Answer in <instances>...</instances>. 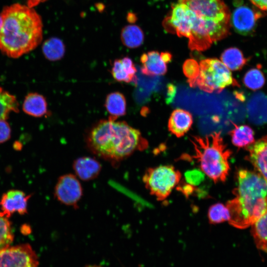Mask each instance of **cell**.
<instances>
[{"instance_id": "cell-1", "label": "cell", "mask_w": 267, "mask_h": 267, "mask_svg": "<svg viewBox=\"0 0 267 267\" xmlns=\"http://www.w3.org/2000/svg\"><path fill=\"white\" fill-rule=\"evenodd\" d=\"M0 50L18 58L36 48L43 39L41 17L33 8L20 3L4 7L0 13Z\"/></svg>"}, {"instance_id": "cell-2", "label": "cell", "mask_w": 267, "mask_h": 267, "mask_svg": "<svg viewBox=\"0 0 267 267\" xmlns=\"http://www.w3.org/2000/svg\"><path fill=\"white\" fill-rule=\"evenodd\" d=\"M88 148L96 156L111 162H120L136 151L148 146L140 131L124 121H100L87 136Z\"/></svg>"}, {"instance_id": "cell-3", "label": "cell", "mask_w": 267, "mask_h": 267, "mask_svg": "<svg viewBox=\"0 0 267 267\" xmlns=\"http://www.w3.org/2000/svg\"><path fill=\"white\" fill-rule=\"evenodd\" d=\"M235 197L226 203L229 224L239 229L246 228L264 211L267 201V182L257 172L245 169L238 171Z\"/></svg>"}, {"instance_id": "cell-4", "label": "cell", "mask_w": 267, "mask_h": 267, "mask_svg": "<svg viewBox=\"0 0 267 267\" xmlns=\"http://www.w3.org/2000/svg\"><path fill=\"white\" fill-rule=\"evenodd\" d=\"M190 140L194 155L185 154L182 158L195 160L200 170L215 182L224 181L230 169L228 159L231 152L224 144L221 132L204 137L192 136Z\"/></svg>"}, {"instance_id": "cell-5", "label": "cell", "mask_w": 267, "mask_h": 267, "mask_svg": "<svg viewBox=\"0 0 267 267\" xmlns=\"http://www.w3.org/2000/svg\"><path fill=\"white\" fill-rule=\"evenodd\" d=\"M204 21L213 42L229 34L230 13L222 0H184Z\"/></svg>"}, {"instance_id": "cell-6", "label": "cell", "mask_w": 267, "mask_h": 267, "mask_svg": "<svg viewBox=\"0 0 267 267\" xmlns=\"http://www.w3.org/2000/svg\"><path fill=\"white\" fill-rule=\"evenodd\" d=\"M199 73L192 87L212 93L220 92L230 86H239L230 70L217 58H207L199 62Z\"/></svg>"}, {"instance_id": "cell-7", "label": "cell", "mask_w": 267, "mask_h": 267, "mask_svg": "<svg viewBox=\"0 0 267 267\" xmlns=\"http://www.w3.org/2000/svg\"><path fill=\"white\" fill-rule=\"evenodd\" d=\"M181 178L180 173L171 165L149 168L144 173L142 181L150 193L158 201L165 200Z\"/></svg>"}, {"instance_id": "cell-8", "label": "cell", "mask_w": 267, "mask_h": 267, "mask_svg": "<svg viewBox=\"0 0 267 267\" xmlns=\"http://www.w3.org/2000/svg\"><path fill=\"white\" fill-rule=\"evenodd\" d=\"M38 256L28 243L9 246L0 251V267H39Z\"/></svg>"}, {"instance_id": "cell-9", "label": "cell", "mask_w": 267, "mask_h": 267, "mask_svg": "<svg viewBox=\"0 0 267 267\" xmlns=\"http://www.w3.org/2000/svg\"><path fill=\"white\" fill-rule=\"evenodd\" d=\"M83 195L82 185L76 175L66 174L58 178L54 187V195L60 203L76 208Z\"/></svg>"}, {"instance_id": "cell-10", "label": "cell", "mask_w": 267, "mask_h": 267, "mask_svg": "<svg viewBox=\"0 0 267 267\" xmlns=\"http://www.w3.org/2000/svg\"><path fill=\"white\" fill-rule=\"evenodd\" d=\"M262 15L261 12L247 5H238L230 16L231 24L238 33L248 35L253 32Z\"/></svg>"}, {"instance_id": "cell-11", "label": "cell", "mask_w": 267, "mask_h": 267, "mask_svg": "<svg viewBox=\"0 0 267 267\" xmlns=\"http://www.w3.org/2000/svg\"><path fill=\"white\" fill-rule=\"evenodd\" d=\"M172 54L167 51L159 53L150 51L144 53L140 57L141 72L147 76H161L167 71V65L172 60Z\"/></svg>"}, {"instance_id": "cell-12", "label": "cell", "mask_w": 267, "mask_h": 267, "mask_svg": "<svg viewBox=\"0 0 267 267\" xmlns=\"http://www.w3.org/2000/svg\"><path fill=\"white\" fill-rule=\"evenodd\" d=\"M31 195H27L23 191L12 189L3 193L0 200L1 212L9 218L16 212L20 215L28 213V202Z\"/></svg>"}, {"instance_id": "cell-13", "label": "cell", "mask_w": 267, "mask_h": 267, "mask_svg": "<svg viewBox=\"0 0 267 267\" xmlns=\"http://www.w3.org/2000/svg\"><path fill=\"white\" fill-rule=\"evenodd\" d=\"M246 149L249 152L247 159L267 182V135L255 141Z\"/></svg>"}, {"instance_id": "cell-14", "label": "cell", "mask_w": 267, "mask_h": 267, "mask_svg": "<svg viewBox=\"0 0 267 267\" xmlns=\"http://www.w3.org/2000/svg\"><path fill=\"white\" fill-rule=\"evenodd\" d=\"M75 175L83 181L94 179L99 175L102 166L95 158L83 156L76 159L72 165Z\"/></svg>"}, {"instance_id": "cell-15", "label": "cell", "mask_w": 267, "mask_h": 267, "mask_svg": "<svg viewBox=\"0 0 267 267\" xmlns=\"http://www.w3.org/2000/svg\"><path fill=\"white\" fill-rule=\"evenodd\" d=\"M192 123L191 113L182 109H176L171 114L168 127L172 134L180 137L187 133Z\"/></svg>"}, {"instance_id": "cell-16", "label": "cell", "mask_w": 267, "mask_h": 267, "mask_svg": "<svg viewBox=\"0 0 267 267\" xmlns=\"http://www.w3.org/2000/svg\"><path fill=\"white\" fill-rule=\"evenodd\" d=\"M113 78L118 82L130 83L136 80V69L129 57L115 59L111 70Z\"/></svg>"}, {"instance_id": "cell-17", "label": "cell", "mask_w": 267, "mask_h": 267, "mask_svg": "<svg viewBox=\"0 0 267 267\" xmlns=\"http://www.w3.org/2000/svg\"><path fill=\"white\" fill-rule=\"evenodd\" d=\"M247 109L249 118L254 124L267 122V96L261 92L254 94L249 101Z\"/></svg>"}, {"instance_id": "cell-18", "label": "cell", "mask_w": 267, "mask_h": 267, "mask_svg": "<svg viewBox=\"0 0 267 267\" xmlns=\"http://www.w3.org/2000/svg\"><path fill=\"white\" fill-rule=\"evenodd\" d=\"M22 109L28 115L35 117H41L47 113V102L42 94L31 92L25 97Z\"/></svg>"}, {"instance_id": "cell-19", "label": "cell", "mask_w": 267, "mask_h": 267, "mask_svg": "<svg viewBox=\"0 0 267 267\" xmlns=\"http://www.w3.org/2000/svg\"><path fill=\"white\" fill-rule=\"evenodd\" d=\"M105 107L110 115L109 120H116L126 114L127 102L125 96L119 91L109 93L105 101Z\"/></svg>"}, {"instance_id": "cell-20", "label": "cell", "mask_w": 267, "mask_h": 267, "mask_svg": "<svg viewBox=\"0 0 267 267\" xmlns=\"http://www.w3.org/2000/svg\"><path fill=\"white\" fill-rule=\"evenodd\" d=\"M251 227L252 234L257 247L267 253V201L264 211Z\"/></svg>"}, {"instance_id": "cell-21", "label": "cell", "mask_w": 267, "mask_h": 267, "mask_svg": "<svg viewBox=\"0 0 267 267\" xmlns=\"http://www.w3.org/2000/svg\"><path fill=\"white\" fill-rule=\"evenodd\" d=\"M234 128L229 132L231 142L238 148H246L255 140L254 133L252 129L248 125H237L231 121Z\"/></svg>"}, {"instance_id": "cell-22", "label": "cell", "mask_w": 267, "mask_h": 267, "mask_svg": "<svg viewBox=\"0 0 267 267\" xmlns=\"http://www.w3.org/2000/svg\"><path fill=\"white\" fill-rule=\"evenodd\" d=\"M121 40L123 44L130 48L140 46L144 41V34L140 27L135 25H129L122 29Z\"/></svg>"}, {"instance_id": "cell-23", "label": "cell", "mask_w": 267, "mask_h": 267, "mask_svg": "<svg viewBox=\"0 0 267 267\" xmlns=\"http://www.w3.org/2000/svg\"><path fill=\"white\" fill-rule=\"evenodd\" d=\"M221 61L231 71L241 69L247 63L242 51L236 47L226 49L222 53Z\"/></svg>"}, {"instance_id": "cell-24", "label": "cell", "mask_w": 267, "mask_h": 267, "mask_svg": "<svg viewBox=\"0 0 267 267\" xmlns=\"http://www.w3.org/2000/svg\"><path fill=\"white\" fill-rule=\"evenodd\" d=\"M45 57L50 61L61 59L64 55L65 47L63 42L57 38H51L46 40L42 46Z\"/></svg>"}, {"instance_id": "cell-25", "label": "cell", "mask_w": 267, "mask_h": 267, "mask_svg": "<svg viewBox=\"0 0 267 267\" xmlns=\"http://www.w3.org/2000/svg\"><path fill=\"white\" fill-rule=\"evenodd\" d=\"M19 104L16 97L0 87V120H6L12 112H18Z\"/></svg>"}, {"instance_id": "cell-26", "label": "cell", "mask_w": 267, "mask_h": 267, "mask_svg": "<svg viewBox=\"0 0 267 267\" xmlns=\"http://www.w3.org/2000/svg\"><path fill=\"white\" fill-rule=\"evenodd\" d=\"M13 238L11 223L0 211V251L10 246Z\"/></svg>"}, {"instance_id": "cell-27", "label": "cell", "mask_w": 267, "mask_h": 267, "mask_svg": "<svg viewBox=\"0 0 267 267\" xmlns=\"http://www.w3.org/2000/svg\"><path fill=\"white\" fill-rule=\"evenodd\" d=\"M243 82L248 88L256 90L262 88L265 83V78L262 72L258 68H252L245 74Z\"/></svg>"}, {"instance_id": "cell-28", "label": "cell", "mask_w": 267, "mask_h": 267, "mask_svg": "<svg viewBox=\"0 0 267 267\" xmlns=\"http://www.w3.org/2000/svg\"><path fill=\"white\" fill-rule=\"evenodd\" d=\"M208 217L211 223L217 224L228 221L230 214L226 206L218 203L212 205L209 208Z\"/></svg>"}, {"instance_id": "cell-29", "label": "cell", "mask_w": 267, "mask_h": 267, "mask_svg": "<svg viewBox=\"0 0 267 267\" xmlns=\"http://www.w3.org/2000/svg\"><path fill=\"white\" fill-rule=\"evenodd\" d=\"M184 75L187 78V83L192 87L199 73V64L193 59H188L182 66Z\"/></svg>"}, {"instance_id": "cell-30", "label": "cell", "mask_w": 267, "mask_h": 267, "mask_svg": "<svg viewBox=\"0 0 267 267\" xmlns=\"http://www.w3.org/2000/svg\"><path fill=\"white\" fill-rule=\"evenodd\" d=\"M204 174L201 170L189 171L185 174V179L189 184L195 186L199 184L204 179Z\"/></svg>"}, {"instance_id": "cell-31", "label": "cell", "mask_w": 267, "mask_h": 267, "mask_svg": "<svg viewBox=\"0 0 267 267\" xmlns=\"http://www.w3.org/2000/svg\"><path fill=\"white\" fill-rule=\"evenodd\" d=\"M11 136V129L6 120H0V144L7 141Z\"/></svg>"}, {"instance_id": "cell-32", "label": "cell", "mask_w": 267, "mask_h": 267, "mask_svg": "<svg viewBox=\"0 0 267 267\" xmlns=\"http://www.w3.org/2000/svg\"><path fill=\"white\" fill-rule=\"evenodd\" d=\"M255 6L267 12V0H249Z\"/></svg>"}, {"instance_id": "cell-33", "label": "cell", "mask_w": 267, "mask_h": 267, "mask_svg": "<svg viewBox=\"0 0 267 267\" xmlns=\"http://www.w3.org/2000/svg\"><path fill=\"white\" fill-rule=\"evenodd\" d=\"M167 103L171 102L173 99L175 92L176 88L174 85L170 84L168 85Z\"/></svg>"}, {"instance_id": "cell-34", "label": "cell", "mask_w": 267, "mask_h": 267, "mask_svg": "<svg viewBox=\"0 0 267 267\" xmlns=\"http://www.w3.org/2000/svg\"><path fill=\"white\" fill-rule=\"evenodd\" d=\"M182 186H179L178 190L181 191L185 196L191 194L194 190V186L190 184H184Z\"/></svg>"}, {"instance_id": "cell-35", "label": "cell", "mask_w": 267, "mask_h": 267, "mask_svg": "<svg viewBox=\"0 0 267 267\" xmlns=\"http://www.w3.org/2000/svg\"><path fill=\"white\" fill-rule=\"evenodd\" d=\"M46 0H27V6L33 8L39 4L44 2Z\"/></svg>"}, {"instance_id": "cell-36", "label": "cell", "mask_w": 267, "mask_h": 267, "mask_svg": "<svg viewBox=\"0 0 267 267\" xmlns=\"http://www.w3.org/2000/svg\"><path fill=\"white\" fill-rule=\"evenodd\" d=\"M86 267H101L94 265V266H89Z\"/></svg>"}, {"instance_id": "cell-37", "label": "cell", "mask_w": 267, "mask_h": 267, "mask_svg": "<svg viewBox=\"0 0 267 267\" xmlns=\"http://www.w3.org/2000/svg\"><path fill=\"white\" fill-rule=\"evenodd\" d=\"M1 18L0 14V27H1Z\"/></svg>"}]
</instances>
